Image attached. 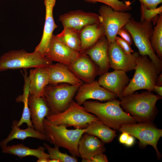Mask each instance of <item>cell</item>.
I'll return each mask as SVG.
<instances>
[{
    "label": "cell",
    "instance_id": "1",
    "mask_svg": "<svg viewBox=\"0 0 162 162\" xmlns=\"http://www.w3.org/2000/svg\"><path fill=\"white\" fill-rule=\"evenodd\" d=\"M162 96L147 91L124 96L120 100L123 110L139 122H152L157 113L156 104Z\"/></svg>",
    "mask_w": 162,
    "mask_h": 162
},
{
    "label": "cell",
    "instance_id": "2",
    "mask_svg": "<svg viewBox=\"0 0 162 162\" xmlns=\"http://www.w3.org/2000/svg\"><path fill=\"white\" fill-rule=\"evenodd\" d=\"M83 106L88 112L94 114L104 124L118 130L122 124L137 122L126 112L120 105V101L114 99L104 103L86 100Z\"/></svg>",
    "mask_w": 162,
    "mask_h": 162
},
{
    "label": "cell",
    "instance_id": "3",
    "mask_svg": "<svg viewBox=\"0 0 162 162\" xmlns=\"http://www.w3.org/2000/svg\"><path fill=\"white\" fill-rule=\"evenodd\" d=\"M46 140L54 146L65 148L72 156L80 157L78 151L79 141L86 128L68 129L64 124L56 125L45 118L43 121Z\"/></svg>",
    "mask_w": 162,
    "mask_h": 162
},
{
    "label": "cell",
    "instance_id": "4",
    "mask_svg": "<svg viewBox=\"0 0 162 162\" xmlns=\"http://www.w3.org/2000/svg\"><path fill=\"white\" fill-rule=\"evenodd\" d=\"M124 28L130 33L140 55L147 56L155 65L158 75L162 71V59L153 50L150 39L153 30L152 22L145 20L136 21L131 17Z\"/></svg>",
    "mask_w": 162,
    "mask_h": 162
},
{
    "label": "cell",
    "instance_id": "5",
    "mask_svg": "<svg viewBox=\"0 0 162 162\" xmlns=\"http://www.w3.org/2000/svg\"><path fill=\"white\" fill-rule=\"evenodd\" d=\"M136 63L134 75L124 89L123 97L140 89L154 91L158 76L155 65L148 56L139 54Z\"/></svg>",
    "mask_w": 162,
    "mask_h": 162
},
{
    "label": "cell",
    "instance_id": "6",
    "mask_svg": "<svg viewBox=\"0 0 162 162\" xmlns=\"http://www.w3.org/2000/svg\"><path fill=\"white\" fill-rule=\"evenodd\" d=\"M52 64V61L36 51L30 53L23 50H11L0 58V71L46 67Z\"/></svg>",
    "mask_w": 162,
    "mask_h": 162
},
{
    "label": "cell",
    "instance_id": "7",
    "mask_svg": "<svg viewBox=\"0 0 162 162\" xmlns=\"http://www.w3.org/2000/svg\"><path fill=\"white\" fill-rule=\"evenodd\" d=\"M51 123L56 124H64L76 128H86L92 121L98 119L95 115L87 112L83 106L74 100L68 107L63 112L50 114L46 118Z\"/></svg>",
    "mask_w": 162,
    "mask_h": 162
},
{
    "label": "cell",
    "instance_id": "8",
    "mask_svg": "<svg viewBox=\"0 0 162 162\" xmlns=\"http://www.w3.org/2000/svg\"><path fill=\"white\" fill-rule=\"evenodd\" d=\"M81 84L72 85L65 83L47 86L43 97L49 106L50 114L59 113L66 110L73 100Z\"/></svg>",
    "mask_w": 162,
    "mask_h": 162
},
{
    "label": "cell",
    "instance_id": "9",
    "mask_svg": "<svg viewBox=\"0 0 162 162\" xmlns=\"http://www.w3.org/2000/svg\"><path fill=\"white\" fill-rule=\"evenodd\" d=\"M118 130L126 132L137 138L140 146L144 148L148 145L152 146L156 152L158 158L161 157L157 145L162 136V130L158 128L152 122L130 123L122 125Z\"/></svg>",
    "mask_w": 162,
    "mask_h": 162
},
{
    "label": "cell",
    "instance_id": "10",
    "mask_svg": "<svg viewBox=\"0 0 162 162\" xmlns=\"http://www.w3.org/2000/svg\"><path fill=\"white\" fill-rule=\"evenodd\" d=\"M98 12L109 44L116 40L118 30L124 26L132 17L129 12L116 11L106 5L101 6Z\"/></svg>",
    "mask_w": 162,
    "mask_h": 162
},
{
    "label": "cell",
    "instance_id": "11",
    "mask_svg": "<svg viewBox=\"0 0 162 162\" xmlns=\"http://www.w3.org/2000/svg\"><path fill=\"white\" fill-rule=\"evenodd\" d=\"M138 52L125 53L115 40L109 44L108 56L110 68L128 72L135 69Z\"/></svg>",
    "mask_w": 162,
    "mask_h": 162
},
{
    "label": "cell",
    "instance_id": "12",
    "mask_svg": "<svg viewBox=\"0 0 162 162\" xmlns=\"http://www.w3.org/2000/svg\"><path fill=\"white\" fill-rule=\"evenodd\" d=\"M64 28H70L80 32L85 26L101 22V18L97 14L81 10L70 11L59 16Z\"/></svg>",
    "mask_w": 162,
    "mask_h": 162
},
{
    "label": "cell",
    "instance_id": "13",
    "mask_svg": "<svg viewBox=\"0 0 162 162\" xmlns=\"http://www.w3.org/2000/svg\"><path fill=\"white\" fill-rule=\"evenodd\" d=\"M117 98L115 94L101 87L96 80L88 83H82L78 88L74 97L75 101L81 105L88 99L105 101Z\"/></svg>",
    "mask_w": 162,
    "mask_h": 162
},
{
    "label": "cell",
    "instance_id": "14",
    "mask_svg": "<svg viewBox=\"0 0 162 162\" xmlns=\"http://www.w3.org/2000/svg\"><path fill=\"white\" fill-rule=\"evenodd\" d=\"M81 53L68 47L53 34L45 56L52 61L69 66L76 61Z\"/></svg>",
    "mask_w": 162,
    "mask_h": 162
},
{
    "label": "cell",
    "instance_id": "15",
    "mask_svg": "<svg viewBox=\"0 0 162 162\" xmlns=\"http://www.w3.org/2000/svg\"><path fill=\"white\" fill-rule=\"evenodd\" d=\"M98 81L103 88L115 94L121 100L122 93L128 84L130 79L124 71L114 70L108 71L100 76Z\"/></svg>",
    "mask_w": 162,
    "mask_h": 162
},
{
    "label": "cell",
    "instance_id": "16",
    "mask_svg": "<svg viewBox=\"0 0 162 162\" xmlns=\"http://www.w3.org/2000/svg\"><path fill=\"white\" fill-rule=\"evenodd\" d=\"M68 67L76 76L85 83L94 81L98 75V67L85 52L81 53L76 61Z\"/></svg>",
    "mask_w": 162,
    "mask_h": 162
},
{
    "label": "cell",
    "instance_id": "17",
    "mask_svg": "<svg viewBox=\"0 0 162 162\" xmlns=\"http://www.w3.org/2000/svg\"><path fill=\"white\" fill-rule=\"evenodd\" d=\"M109 45L108 41L104 35L84 52L98 67V75L100 76L108 71L110 68Z\"/></svg>",
    "mask_w": 162,
    "mask_h": 162
},
{
    "label": "cell",
    "instance_id": "18",
    "mask_svg": "<svg viewBox=\"0 0 162 162\" xmlns=\"http://www.w3.org/2000/svg\"><path fill=\"white\" fill-rule=\"evenodd\" d=\"M28 104L31 120L34 128L39 132L44 134L43 121L50 114L46 101L43 97L29 94Z\"/></svg>",
    "mask_w": 162,
    "mask_h": 162
},
{
    "label": "cell",
    "instance_id": "19",
    "mask_svg": "<svg viewBox=\"0 0 162 162\" xmlns=\"http://www.w3.org/2000/svg\"><path fill=\"white\" fill-rule=\"evenodd\" d=\"M85 133L82 136L78 145L82 162H89L95 155L105 151L104 142L96 136Z\"/></svg>",
    "mask_w": 162,
    "mask_h": 162
},
{
    "label": "cell",
    "instance_id": "20",
    "mask_svg": "<svg viewBox=\"0 0 162 162\" xmlns=\"http://www.w3.org/2000/svg\"><path fill=\"white\" fill-rule=\"evenodd\" d=\"M56 2V0H44L46 17L43 33L40 43L34 50L45 56L53 31L57 27L54 21L53 15V10Z\"/></svg>",
    "mask_w": 162,
    "mask_h": 162
},
{
    "label": "cell",
    "instance_id": "21",
    "mask_svg": "<svg viewBox=\"0 0 162 162\" xmlns=\"http://www.w3.org/2000/svg\"><path fill=\"white\" fill-rule=\"evenodd\" d=\"M49 75V84L56 85L63 83L72 85L81 84L83 82L69 70L68 67L58 63L46 67Z\"/></svg>",
    "mask_w": 162,
    "mask_h": 162
},
{
    "label": "cell",
    "instance_id": "22",
    "mask_svg": "<svg viewBox=\"0 0 162 162\" xmlns=\"http://www.w3.org/2000/svg\"><path fill=\"white\" fill-rule=\"evenodd\" d=\"M29 77L30 94L44 97L45 88L49 84V75L46 67L31 69Z\"/></svg>",
    "mask_w": 162,
    "mask_h": 162
},
{
    "label": "cell",
    "instance_id": "23",
    "mask_svg": "<svg viewBox=\"0 0 162 162\" xmlns=\"http://www.w3.org/2000/svg\"><path fill=\"white\" fill-rule=\"evenodd\" d=\"M105 35L104 26L101 22L88 25L80 32L81 49L82 52L93 46Z\"/></svg>",
    "mask_w": 162,
    "mask_h": 162
},
{
    "label": "cell",
    "instance_id": "24",
    "mask_svg": "<svg viewBox=\"0 0 162 162\" xmlns=\"http://www.w3.org/2000/svg\"><path fill=\"white\" fill-rule=\"evenodd\" d=\"M18 121L14 120L11 127V130L7 137L0 142L1 148L7 145L10 141L15 139L24 140L27 138L32 137L41 140H46V135L41 133L34 128L28 127L24 129L20 128L17 126Z\"/></svg>",
    "mask_w": 162,
    "mask_h": 162
},
{
    "label": "cell",
    "instance_id": "25",
    "mask_svg": "<svg viewBox=\"0 0 162 162\" xmlns=\"http://www.w3.org/2000/svg\"><path fill=\"white\" fill-rule=\"evenodd\" d=\"M1 149L2 153L14 155L20 159L28 156H34L38 159L42 158H49L48 154L45 152L46 148L44 147L40 146L37 149H32L20 143L6 145Z\"/></svg>",
    "mask_w": 162,
    "mask_h": 162
},
{
    "label": "cell",
    "instance_id": "26",
    "mask_svg": "<svg viewBox=\"0 0 162 162\" xmlns=\"http://www.w3.org/2000/svg\"><path fill=\"white\" fill-rule=\"evenodd\" d=\"M86 133L94 135L105 143L111 142L116 136V132L105 124L99 119L88 125Z\"/></svg>",
    "mask_w": 162,
    "mask_h": 162
},
{
    "label": "cell",
    "instance_id": "27",
    "mask_svg": "<svg viewBox=\"0 0 162 162\" xmlns=\"http://www.w3.org/2000/svg\"><path fill=\"white\" fill-rule=\"evenodd\" d=\"M24 84L23 89V94L18 96L16 99L17 102H22L24 106L22 116L18 121L17 125L20 126L24 123H26L28 127L34 128L31 119V116L28 104V99L29 93L30 79L27 76L26 70L24 69Z\"/></svg>",
    "mask_w": 162,
    "mask_h": 162
},
{
    "label": "cell",
    "instance_id": "28",
    "mask_svg": "<svg viewBox=\"0 0 162 162\" xmlns=\"http://www.w3.org/2000/svg\"><path fill=\"white\" fill-rule=\"evenodd\" d=\"M57 38L72 50L82 53L81 49L80 32L70 28H64Z\"/></svg>",
    "mask_w": 162,
    "mask_h": 162
},
{
    "label": "cell",
    "instance_id": "29",
    "mask_svg": "<svg viewBox=\"0 0 162 162\" xmlns=\"http://www.w3.org/2000/svg\"><path fill=\"white\" fill-rule=\"evenodd\" d=\"M156 24L153 28L151 44L156 55L162 59V13L159 14Z\"/></svg>",
    "mask_w": 162,
    "mask_h": 162
},
{
    "label": "cell",
    "instance_id": "30",
    "mask_svg": "<svg viewBox=\"0 0 162 162\" xmlns=\"http://www.w3.org/2000/svg\"><path fill=\"white\" fill-rule=\"evenodd\" d=\"M43 145L48 151L50 159H56L59 162H78L76 157L61 152L59 150V147L58 146H55L54 147L52 148L46 143H44Z\"/></svg>",
    "mask_w": 162,
    "mask_h": 162
},
{
    "label": "cell",
    "instance_id": "31",
    "mask_svg": "<svg viewBox=\"0 0 162 162\" xmlns=\"http://www.w3.org/2000/svg\"><path fill=\"white\" fill-rule=\"evenodd\" d=\"M86 2L95 3H102L112 8L115 10L126 12L132 9L131 6L132 2L129 1H120L119 0H84Z\"/></svg>",
    "mask_w": 162,
    "mask_h": 162
},
{
    "label": "cell",
    "instance_id": "32",
    "mask_svg": "<svg viewBox=\"0 0 162 162\" xmlns=\"http://www.w3.org/2000/svg\"><path fill=\"white\" fill-rule=\"evenodd\" d=\"M140 10L141 21L145 20L152 22L154 21L156 23L159 14L162 13V6L154 9H148L141 4Z\"/></svg>",
    "mask_w": 162,
    "mask_h": 162
},
{
    "label": "cell",
    "instance_id": "33",
    "mask_svg": "<svg viewBox=\"0 0 162 162\" xmlns=\"http://www.w3.org/2000/svg\"><path fill=\"white\" fill-rule=\"evenodd\" d=\"M115 40L125 53L129 54L134 52L131 49L129 44L121 37L116 36Z\"/></svg>",
    "mask_w": 162,
    "mask_h": 162
},
{
    "label": "cell",
    "instance_id": "34",
    "mask_svg": "<svg viewBox=\"0 0 162 162\" xmlns=\"http://www.w3.org/2000/svg\"><path fill=\"white\" fill-rule=\"evenodd\" d=\"M118 34L121 38L127 41L131 45L133 44L132 37L129 32L124 27L121 28L118 31L117 35Z\"/></svg>",
    "mask_w": 162,
    "mask_h": 162
},
{
    "label": "cell",
    "instance_id": "35",
    "mask_svg": "<svg viewBox=\"0 0 162 162\" xmlns=\"http://www.w3.org/2000/svg\"><path fill=\"white\" fill-rule=\"evenodd\" d=\"M141 4H142L147 8L154 9L162 3V0H139Z\"/></svg>",
    "mask_w": 162,
    "mask_h": 162
},
{
    "label": "cell",
    "instance_id": "36",
    "mask_svg": "<svg viewBox=\"0 0 162 162\" xmlns=\"http://www.w3.org/2000/svg\"><path fill=\"white\" fill-rule=\"evenodd\" d=\"M108 160L106 156L101 153L95 155L89 162H107Z\"/></svg>",
    "mask_w": 162,
    "mask_h": 162
},
{
    "label": "cell",
    "instance_id": "37",
    "mask_svg": "<svg viewBox=\"0 0 162 162\" xmlns=\"http://www.w3.org/2000/svg\"><path fill=\"white\" fill-rule=\"evenodd\" d=\"M122 133L119 137V141L120 143L124 144L129 134L126 132Z\"/></svg>",
    "mask_w": 162,
    "mask_h": 162
},
{
    "label": "cell",
    "instance_id": "38",
    "mask_svg": "<svg viewBox=\"0 0 162 162\" xmlns=\"http://www.w3.org/2000/svg\"><path fill=\"white\" fill-rule=\"evenodd\" d=\"M134 142L135 139L134 136L129 135L124 144L127 146H131L134 144Z\"/></svg>",
    "mask_w": 162,
    "mask_h": 162
},
{
    "label": "cell",
    "instance_id": "39",
    "mask_svg": "<svg viewBox=\"0 0 162 162\" xmlns=\"http://www.w3.org/2000/svg\"><path fill=\"white\" fill-rule=\"evenodd\" d=\"M154 91L157 93L158 95L162 97V86L155 85L154 87Z\"/></svg>",
    "mask_w": 162,
    "mask_h": 162
},
{
    "label": "cell",
    "instance_id": "40",
    "mask_svg": "<svg viewBox=\"0 0 162 162\" xmlns=\"http://www.w3.org/2000/svg\"><path fill=\"white\" fill-rule=\"evenodd\" d=\"M156 85L160 86H162V73H161L158 76Z\"/></svg>",
    "mask_w": 162,
    "mask_h": 162
},
{
    "label": "cell",
    "instance_id": "41",
    "mask_svg": "<svg viewBox=\"0 0 162 162\" xmlns=\"http://www.w3.org/2000/svg\"><path fill=\"white\" fill-rule=\"evenodd\" d=\"M49 159L47 158H42L38 159L37 162H48Z\"/></svg>",
    "mask_w": 162,
    "mask_h": 162
},
{
    "label": "cell",
    "instance_id": "42",
    "mask_svg": "<svg viewBox=\"0 0 162 162\" xmlns=\"http://www.w3.org/2000/svg\"><path fill=\"white\" fill-rule=\"evenodd\" d=\"M48 162H59V161L55 159H50L49 158Z\"/></svg>",
    "mask_w": 162,
    "mask_h": 162
}]
</instances>
